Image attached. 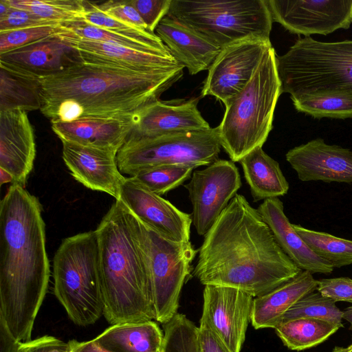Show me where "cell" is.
Segmentation results:
<instances>
[{"mask_svg":"<svg viewBox=\"0 0 352 352\" xmlns=\"http://www.w3.org/2000/svg\"><path fill=\"white\" fill-rule=\"evenodd\" d=\"M145 226L175 242L190 241L192 214L182 212L133 177L125 178L120 199Z\"/></svg>","mask_w":352,"mask_h":352,"instance_id":"9a60e30c","label":"cell"},{"mask_svg":"<svg viewBox=\"0 0 352 352\" xmlns=\"http://www.w3.org/2000/svg\"><path fill=\"white\" fill-rule=\"evenodd\" d=\"M65 31L62 24L30 27L0 32V54Z\"/></svg>","mask_w":352,"mask_h":352,"instance_id":"74e56055","label":"cell"},{"mask_svg":"<svg viewBox=\"0 0 352 352\" xmlns=\"http://www.w3.org/2000/svg\"><path fill=\"white\" fill-rule=\"evenodd\" d=\"M63 159L74 178L85 187L120 199L125 177L119 170L118 151L61 141Z\"/></svg>","mask_w":352,"mask_h":352,"instance_id":"ac0fdd59","label":"cell"},{"mask_svg":"<svg viewBox=\"0 0 352 352\" xmlns=\"http://www.w3.org/2000/svg\"><path fill=\"white\" fill-rule=\"evenodd\" d=\"M107 15L140 29L148 30L139 12L129 1H108L96 3Z\"/></svg>","mask_w":352,"mask_h":352,"instance_id":"f35d334b","label":"cell"},{"mask_svg":"<svg viewBox=\"0 0 352 352\" xmlns=\"http://www.w3.org/2000/svg\"><path fill=\"white\" fill-rule=\"evenodd\" d=\"M82 63L78 50L61 34L0 54V66L37 80Z\"/></svg>","mask_w":352,"mask_h":352,"instance_id":"2e32d148","label":"cell"},{"mask_svg":"<svg viewBox=\"0 0 352 352\" xmlns=\"http://www.w3.org/2000/svg\"><path fill=\"white\" fill-rule=\"evenodd\" d=\"M316 290L336 302L345 301L352 303V279L349 277L318 280Z\"/></svg>","mask_w":352,"mask_h":352,"instance_id":"b9f144b4","label":"cell"},{"mask_svg":"<svg viewBox=\"0 0 352 352\" xmlns=\"http://www.w3.org/2000/svg\"><path fill=\"white\" fill-rule=\"evenodd\" d=\"M300 271L258 210L236 194L204 235L192 274L204 285L235 288L256 298Z\"/></svg>","mask_w":352,"mask_h":352,"instance_id":"6da1fadb","label":"cell"},{"mask_svg":"<svg viewBox=\"0 0 352 352\" xmlns=\"http://www.w3.org/2000/svg\"><path fill=\"white\" fill-rule=\"evenodd\" d=\"M62 25L65 31L61 34L70 37L118 45L157 54L172 55L163 42L151 43L138 41L91 25L85 20Z\"/></svg>","mask_w":352,"mask_h":352,"instance_id":"f546056e","label":"cell"},{"mask_svg":"<svg viewBox=\"0 0 352 352\" xmlns=\"http://www.w3.org/2000/svg\"><path fill=\"white\" fill-rule=\"evenodd\" d=\"M340 326L320 319L297 318L280 323L274 329L289 349L302 351L324 342Z\"/></svg>","mask_w":352,"mask_h":352,"instance_id":"f1b7e54d","label":"cell"},{"mask_svg":"<svg viewBox=\"0 0 352 352\" xmlns=\"http://www.w3.org/2000/svg\"><path fill=\"white\" fill-rule=\"evenodd\" d=\"M286 160L302 182L352 184V151L321 138L287 151Z\"/></svg>","mask_w":352,"mask_h":352,"instance_id":"e0dca14e","label":"cell"},{"mask_svg":"<svg viewBox=\"0 0 352 352\" xmlns=\"http://www.w3.org/2000/svg\"><path fill=\"white\" fill-rule=\"evenodd\" d=\"M184 68L141 73L83 62L38 80L40 110L52 123L135 116L179 80Z\"/></svg>","mask_w":352,"mask_h":352,"instance_id":"3957f363","label":"cell"},{"mask_svg":"<svg viewBox=\"0 0 352 352\" xmlns=\"http://www.w3.org/2000/svg\"><path fill=\"white\" fill-rule=\"evenodd\" d=\"M164 339L153 320L111 324L94 340L113 352H161Z\"/></svg>","mask_w":352,"mask_h":352,"instance_id":"484cf974","label":"cell"},{"mask_svg":"<svg viewBox=\"0 0 352 352\" xmlns=\"http://www.w3.org/2000/svg\"><path fill=\"white\" fill-rule=\"evenodd\" d=\"M282 93L292 102L328 94L352 95V40L318 41L299 38L288 51L276 55Z\"/></svg>","mask_w":352,"mask_h":352,"instance_id":"8992f818","label":"cell"},{"mask_svg":"<svg viewBox=\"0 0 352 352\" xmlns=\"http://www.w3.org/2000/svg\"><path fill=\"white\" fill-rule=\"evenodd\" d=\"M295 109L314 118H352V95L328 94L293 101Z\"/></svg>","mask_w":352,"mask_h":352,"instance_id":"836d02e7","label":"cell"},{"mask_svg":"<svg viewBox=\"0 0 352 352\" xmlns=\"http://www.w3.org/2000/svg\"><path fill=\"white\" fill-rule=\"evenodd\" d=\"M134 126V116L86 118L52 123L53 131L61 141L116 151L125 142Z\"/></svg>","mask_w":352,"mask_h":352,"instance_id":"cb8c5ba5","label":"cell"},{"mask_svg":"<svg viewBox=\"0 0 352 352\" xmlns=\"http://www.w3.org/2000/svg\"><path fill=\"white\" fill-rule=\"evenodd\" d=\"M167 15L221 47L252 35L270 38L273 22L267 0H172Z\"/></svg>","mask_w":352,"mask_h":352,"instance_id":"ba28073f","label":"cell"},{"mask_svg":"<svg viewBox=\"0 0 352 352\" xmlns=\"http://www.w3.org/2000/svg\"><path fill=\"white\" fill-rule=\"evenodd\" d=\"M20 343L11 336L0 319V352H18Z\"/></svg>","mask_w":352,"mask_h":352,"instance_id":"f6af8a7d","label":"cell"},{"mask_svg":"<svg viewBox=\"0 0 352 352\" xmlns=\"http://www.w3.org/2000/svg\"><path fill=\"white\" fill-rule=\"evenodd\" d=\"M199 322L206 323L231 352H241L254 297L232 287L205 285Z\"/></svg>","mask_w":352,"mask_h":352,"instance_id":"5bb4252c","label":"cell"},{"mask_svg":"<svg viewBox=\"0 0 352 352\" xmlns=\"http://www.w3.org/2000/svg\"><path fill=\"white\" fill-rule=\"evenodd\" d=\"M68 344L72 352H113L102 347L94 339L82 342L72 340Z\"/></svg>","mask_w":352,"mask_h":352,"instance_id":"bcb514c9","label":"cell"},{"mask_svg":"<svg viewBox=\"0 0 352 352\" xmlns=\"http://www.w3.org/2000/svg\"><path fill=\"white\" fill-rule=\"evenodd\" d=\"M78 50L84 63L141 73L170 71L183 67L172 55H162L98 41L78 39L61 34Z\"/></svg>","mask_w":352,"mask_h":352,"instance_id":"44dd1931","label":"cell"},{"mask_svg":"<svg viewBox=\"0 0 352 352\" xmlns=\"http://www.w3.org/2000/svg\"><path fill=\"white\" fill-rule=\"evenodd\" d=\"M67 352H72L70 349H69Z\"/></svg>","mask_w":352,"mask_h":352,"instance_id":"816d5d0a","label":"cell"},{"mask_svg":"<svg viewBox=\"0 0 352 352\" xmlns=\"http://www.w3.org/2000/svg\"><path fill=\"white\" fill-rule=\"evenodd\" d=\"M241 186L239 170L232 161L217 160L192 172L184 185L192 206V224L204 236Z\"/></svg>","mask_w":352,"mask_h":352,"instance_id":"7c38bea8","label":"cell"},{"mask_svg":"<svg viewBox=\"0 0 352 352\" xmlns=\"http://www.w3.org/2000/svg\"><path fill=\"white\" fill-rule=\"evenodd\" d=\"M295 230L312 250L333 268L352 265V240L292 224Z\"/></svg>","mask_w":352,"mask_h":352,"instance_id":"4dcf8cb0","label":"cell"},{"mask_svg":"<svg viewBox=\"0 0 352 352\" xmlns=\"http://www.w3.org/2000/svg\"><path fill=\"white\" fill-rule=\"evenodd\" d=\"M155 32L175 60L191 75L208 69L221 49L201 34L168 15L162 19Z\"/></svg>","mask_w":352,"mask_h":352,"instance_id":"7402d4cb","label":"cell"},{"mask_svg":"<svg viewBox=\"0 0 352 352\" xmlns=\"http://www.w3.org/2000/svg\"><path fill=\"white\" fill-rule=\"evenodd\" d=\"M281 91L273 47L263 56L243 89L226 104L217 126L221 147L233 162L263 146L272 129L275 107Z\"/></svg>","mask_w":352,"mask_h":352,"instance_id":"5b68a950","label":"cell"},{"mask_svg":"<svg viewBox=\"0 0 352 352\" xmlns=\"http://www.w3.org/2000/svg\"><path fill=\"white\" fill-rule=\"evenodd\" d=\"M10 6L7 0L0 1V16L5 15L10 9Z\"/></svg>","mask_w":352,"mask_h":352,"instance_id":"681fc988","label":"cell"},{"mask_svg":"<svg viewBox=\"0 0 352 352\" xmlns=\"http://www.w3.org/2000/svg\"><path fill=\"white\" fill-rule=\"evenodd\" d=\"M54 294L76 325L94 324L104 313L100 250L96 230L63 240L53 259Z\"/></svg>","mask_w":352,"mask_h":352,"instance_id":"52a82bcc","label":"cell"},{"mask_svg":"<svg viewBox=\"0 0 352 352\" xmlns=\"http://www.w3.org/2000/svg\"><path fill=\"white\" fill-rule=\"evenodd\" d=\"M332 352H352V344L348 346H335Z\"/></svg>","mask_w":352,"mask_h":352,"instance_id":"f907efd6","label":"cell"},{"mask_svg":"<svg viewBox=\"0 0 352 352\" xmlns=\"http://www.w3.org/2000/svg\"><path fill=\"white\" fill-rule=\"evenodd\" d=\"M41 212L38 199L16 184L0 203V319L19 342L31 340L50 281Z\"/></svg>","mask_w":352,"mask_h":352,"instance_id":"7a4b0ae2","label":"cell"},{"mask_svg":"<svg viewBox=\"0 0 352 352\" xmlns=\"http://www.w3.org/2000/svg\"><path fill=\"white\" fill-rule=\"evenodd\" d=\"M69 349L68 342L46 335L33 340L21 342L18 352H67Z\"/></svg>","mask_w":352,"mask_h":352,"instance_id":"7bdbcfd3","label":"cell"},{"mask_svg":"<svg viewBox=\"0 0 352 352\" xmlns=\"http://www.w3.org/2000/svg\"><path fill=\"white\" fill-rule=\"evenodd\" d=\"M257 210L279 247L300 270L312 274L332 273V265L316 254L295 230L278 197L265 199Z\"/></svg>","mask_w":352,"mask_h":352,"instance_id":"603a6c76","label":"cell"},{"mask_svg":"<svg viewBox=\"0 0 352 352\" xmlns=\"http://www.w3.org/2000/svg\"><path fill=\"white\" fill-rule=\"evenodd\" d=\"M195 168L185 164H169L142 170L132 176L136 182L159 195L177 188L190 178Z\"/></svg>","mask_w":352,"mask_h":352,"instance_id":"d6a6232c","label":"cell"},{"mask_svg":"<svg viewBox=\"0 0 352 352\" xmlns=\"http://www.w3.org/2000/svg\"><path fill=\"white\" fill-rule=\"evenodd\" d=\"M9 182L14 183L13 176L7 170L0 168V184L3 185Z\"/></svg>","mask_w":352,"mask_h":352,"instance_id":"7dc6e473","label":"cell"},{"mask_svg":"<svg viewBox=\"0 0 352 352\" xmlns=\"http://www.w3.org/2000/svg\"><path fill=\"white\" fill-rule=\"evenodd\" d=\"M254 201L285 195L289 185L277 161L261 146L257 147L239 161Z\"/></svg>","mask_w":352,"mask_h":352,"instance_id":"4316f807","label":"cell"},{"mask_svg":"<svg viewBox=\"0 0 352 352\" xmlns=\"http://www.w3.org/2000/svg\"><path fill=\"white\" fill-rule=\"evenodd\" d=\"M197 99L177 102L157 100L135 116L128 138H146L210 129L197 108Z\"/></svg>","mask_w":352,"mask_h":352,"instance_id":"d6986e66","label":"cell"},{"mask_svg":"<svg viewBox=\"0 0 352 352\" xmlns=\"http://www.w3.org/2000/svg\"><path fill=\"white\" fill-rule=\"evenodd\" d=\"M54 24L60 23L41 19L27 10L11 7L8 13L0 16V32Z\"/></svg>","mask_w":352,"mask_h":352,"instance_id":"60d3db41","label":"cell"},{"mask_svg":"<svg viewBox=\"0 0 352 352\" xmlns=\"http://www.w3.org/2000/svg\"><path fill=\"white\" fill-rule=\"evenodd\" d=\"M273 21L292 34L327 35L352 23V0H267Z\"/></svg>","mask_w":352,"mask_h":352,"instance_id":"4fadbf2b","label":"cell"},{"mask_svg":"<svg viewBox=\"0 0 352 352\" xmlns=\"http://www.w3.org/2000/svg\"><path fill=\"white\" fill-rule=\"evenodd\" d=\"M297 318L320 319L342 327V311L334 300L318 292L301 298L285 314L281 322Z\"/></svg>","mask_w":352,"mask_h":352,"instance_id":"e575fe53","label":"cell"},{"mask_svg":"<svg viewBox=\"0 0 352 352\" xmlns=\"http://www.w3.org/2000/svg\"><path fill=\"white\" fill-rule=\"evenodd\" d=\"M144 227L155 320L164 324L177 314L181 291L192 272L197 251L190 241H173Z\"/></svg>","mask_w":352,"mask_h":352,"instance_id":"30bf717a","label":"cell"},{"mask_svg":"<svg viewBox=\"0 0 352 352\" xmlns=\"http://www.w3.org/2000/svg\"><path fill=\"white\" fill-rule=\"evenodd\" d=\"M342 318L350 323L349 329L352 331V306L348 307L342 311Z\"/></svg>","mask_w":352,"mask_h":352,"instance_id":"c3c4849f","label":"cell"},{"mask_svg":"<svg viewBox=\"0 0 352 352\" xmlns=\"http://www.w3.org/2000/svg\"><path fill=\"white\" fill-rule=\"evenodd\" d=\"M35 156L34 129L26 112H0V168L13 176V184L25 186Z\"/></svg>","mask_w":352,"mask_h":352,"instance_id":"ffe728a7","label":"cell"},{"mask_svg":"<svg viewBox=\"0 0 352 352\" xmlns=\"http://www.w3.org/2000/svg\"><path fill=\"white\" fill-rule=\"evenodd\" d=\"M221 147L215 127L153 138H127L116 159L121 173L132 177L162 165L185 164L195 168L208 166L218 160Z\"/></svg>","mask_w":352,"mask_h":352,"instance_id":"9c48e42d","label":"cell"},{"mask_svg":"<svg viewBox=\"0 0 352 352\" xmlns=\"http://www.w3.org/2000/svg\"><path fill=\"white\" fill-rule=\"evenodd\" d=\"M39 81L0 66V112L41 109Z\"/></svg>","mask_w":352,"mask_h":352,"instance_id":"83f0119b","label":"cell"},{"mask_svg":"<svg viewBox=\"0 0 352 352\" xmlns=\"http://www.w3.org/2000/svg\"><path fill=\"white\" fill-rule=\"evenodd\" d=\"M171 1L130 0V2L139 12L148 30L154 32L162 19L168 14Z\"/></svg>","mask_w":352,"mask_h":352,"instance_id":"ab89813d","label":"cell"},{"mask_svg":"<svg viewBox=\"0 0 352 352\" xmlns=\"http://www.w3.org/2000/svg\"><path fill=\"white\" fill-rule=\"evenodd\" d=\"M318 285L313 274L300 271L296 276L272 292L254 298L250 322L256 329H274L285 314L301 298L314 292Z\"/></svg>","mask_w":352,"mask_h":352,"instance_id":"d4e9b609","label":"cell"},{"mask_svg":"<svg viewBox=\"0 0 352 352\" xmlns=\"http://www.w3.org/2000/svg\"><path fill=\"white\" fill-rule=\"evenodd\" d=\"M84 20L91 25L138 41L151 43L162 42L155 32L115 19L101 11L93 2L85 1Z\"/></svg>","mask_w":352,"mask_h":352,"instance_id":"8d00e7d4","label":"cell"},{"mask_svg":"<svg viewBox=\"0 0 352 352\" xmlns=\"http://www.w3.org/2000/svg\"><path fill=\"white\" fill-rule=\"evenodd\" d=\"M96 231L107 321L115 324L155 320L144 225L116 200Z\"/></svg>","mask_w":352,"mask_h":352,"instance_id":"277c9868","label":"cell"},{"mask_svg":"<svg viewBox=\"0 0 352 352\" xmlns=\"http://www.w3.org/2000/svg\"><path fill=\"white\" fill-rule=\"evenodd\" d=\"M10 6L23 9L36 16L56 23L84 20L85 1L7 0Z\"/></svg>","mask_w":352,"mask_h":352,"instance_id":"1f68e13d","label":"cell"},{"mask_svg":"<svg viewBox=\"0 0 352 352\" xmlns=\"http://www.w3.org/2000/svg\"><path fill=\"white\" fill-rule=\"evenodd\" d=\"M163 329L161 352H199L198 327L186 315L177 313Z\"/></svg>","mask_w":352,"mask_h":352,"instance_id":"d590c367","label":"cell"},{"mask_svg":"<svg viewBox=\"0 0 352 352\" xmlns=\"http://www.w3.org/2000/svg\"><path fill=\"white\" fill-rule=\"evenodd\" d=\"M199 352H231L218 336L206 324L198 327Z\"/></svg>","mask_w":352,"mask_h":352,"instance_id":"ee69618b","label":"cell"},{"mask_svg":"<svg viewBox=\"0 0 352 352\" xmlns=\"http://www.w3.org/2000/svg\"><path fill=\"white\" fill-rule=\"evenodd\" d=\"M272 47L270 38L252 35L221 47L208 69L201 96H212L226 104L243 89Z\"/></svg>","mask_w":352,"mask_h":352,"instance_id":"8fae6325","label":"cell"}]
</instances>
